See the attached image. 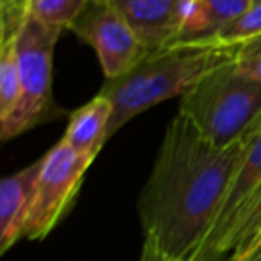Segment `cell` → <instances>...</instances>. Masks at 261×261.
<instances>
[{"label":"cell","mask_w":261,"mask_h":261,"mask_svg":"<svg viewBox=\"0 0 261 261\" xmlns=\"http://www.w3.org/2000/svg\"><path fill=\"white\" fill-rule=\"evenodd\" d=\"M234 68L238 73L261 83V36L240 45Z\"/></svg>","instance_id":"cell-17"},{"label":"cell","mask_w":261,"mask_h":261,"mask_svg":"<svg viewBox=\"0 0 261 261\" xmlns=\"http://www.w3.org/2000/svg\"><path fill=\"white\" fill-rule=\"evenodd\" d=\"M68 31L93 48L106 79L127 73L149 54L111 0H88Z\"/></svg>","instance_id":"cell-5"},{"label":"cell","mask_w":261,"mask_h":261,"mask_svg":"<svg viewBox=\"0 0 261 261\" xmlns=\"http://www.w3.org/2000/svg\"><path fill=\"white\" fill-rule=\"evenodd\" d=\"M86 4L88 0H31V16L65 31Z\"/></svg>","instance_id":"cell-14"},{"label":"cell","mask_w":261,"mask_h":261,"mask_svg":"<svg viewBox=\"0 0 261 261\" xmlns=\"http://www.w3.org/2000/svg\"><path fill=\"white\" fill-rule=\"evenodd\" d=\"M149 52L174 43L193 0H111Z\"/></svg>","instance_id":"cell-8"},{"label":"cell","mask_w":261,"mask_h":261,"mask_svg":"<svg viewBox=\"0 0 261 261\" xmlns=\"http://www.w3.org/2000/svg\"><path fill=\"white\" fill-rule=\"evenodd\" d=\"M250 0H193L174 43H210L247 9ZM172 45V43H170Z\"/></svg>","instance_id":"cell-11"},{"label":"cell","mask_w":261,"mask_h":261,"mask_svg":"<svg viewBox=\"0 0 261 261\" xmlns=\"http://www.w3.org/2000/svg\"><path fill=\"white\" fill-rule=\"evenodd\" d=\"M43 158L0 182V252L4 254L23 238L27 218L33 210L34 193Z\"/></svg>","instance_id":"cell-9"},{"label":"cell","mask_w":261,"mask_h":261,"mask_svg":"<svg viewBox=\"0 0 261 261\" xmlns=\"http://www.w3.org/2000/svg\"><path fill=\"white\" fill-rule=\"evenodd\" d=\"M261 127L229 147L206 140L177 113L158 150V158L138 200L143 234L170 256L192 261L210 234L247 143Z\"/></svg>","instance_id":"cell-1"},{"label":"cell","mask_w":261,"mask_h":261,"mask_svg":"<svg viewBox=\"0 0 261 261\" xmlns=\"http://www.w3.org/2000/svg\"><path fill=\"white\" fill-rule=\"evenodd\" d=\"M240 45L220 41L172 43L152 50L127 73L106 79L98 93L113 104L108 140L129 120L174 97L188 93L202 77L236 61Z\"/></svg>","instance_id":"cell-2"},{"label":"cell","mask_w":261,"mask_h":261,"mask_svg":"<svg viewBox=\"0 0 261 261\" xmlns=\"http://www.w3.org/2000/svg\"><path fill=\"white\" fill-rule=\"evenodd\" d=\"M22 97L16 38L0 43V123H4L18 108Z\"/></svg>","instance_id":"cell-13"},{"label":"cell","mask_w":261,"mask_h":261,"mask_svg":"<svg viewBox=\"0 0 261 261\" xmlns=\"http://www.w3.org/2000/svg\"><path fill=\"white\" fill-rule=\"evenodd\" d=\"M113 116V104L104 95L97 93L88 104L70 115L63 142L77 154L95 160L108 142V127Z\"/></svg>","instance_id":"cell-10"},{"label":"cell","mask_w":261,"mask_h":261,"mask_svg":"<svg viewBox=\"0 0 261 261\" xmlns=\"http://www.w3.org/2000/svg\"><path fill=\"white\" fill-rule=\"evenodd\" d=\"M93 160L59 142L43 156L40 177L23 238L43 240L68 211Z\"/></svg>","instance_id":"cell-6"},{"label":"cell","mask_w":261,"mask_h":261,"mask_svg":"<svg viewBox=\"0 0 261 261\" xmlns=\"http://www.w3.org/2000/svg\"><path fill=\"white\" fill-rule=\"evenodd\" d=\"M261 232V186L254 192V195L249 199L242 213L231 225L227 236L224 238L222 245L218 247L215 261H222L225 256H229V261L232 257L240 256L250 247V243L259 236Z\"/></svg>","instance_id":"cell-12"},{"label":"cell","mask_w":261,"mask_h":261,"mask_svg":"<svg viewBox=\"0 0 261 261\" xmlns=\"http://www.w3.org/2000/svg\"><path fill=\"white\" fill-rule=\"evenodd\" d=\"M140 261H182V259H177V257L167 254L152 238L145 236V238H143V247H142V256H140Z\"/></svg>","instance_id":"cell-18"},{"label":"cell","mask_w":261,"mask_h":261,"mask_svg":"<svg viewBox=\"0 0 261 261\" xmlns=\"http://www.w3.org/2000/svg\"><path fill=\"white\" fill-rule=\"evenodd\" d=\"M256 36H261V0H250L245 11L222 31L217 41L242 45Z\"/></svg>","instance_id":"cell-15"},{"label":"cell","mask_w":261,"mask_h":261,"mask_svg":"<svg viewBox=\"0 0 261 261\" xmlns=\"http://www.w3.org/2000/svg\"><path fill=\"white\" fill-rule=\"evenodd\" d=\"M179 113L213 145L229 147L261 123V83L238 73L229 63L182 95Z\"/></svg>","instance_id":"cell-3"},{"label":"cell","mask_w":261,"mask_h":261,"mask_svg":"<svg viewBox=\"0 0 261 261\" xmlns=\"http://www.w3.org/2000/svg\"><path fill=\"white\" fill-rule=\"evenodd\" d=\"M261 186V127L252 135L247 143L245 154L240 163V168L229 186L227 197L224 200L220 213L211 227L210 234L202 242L200 249L193 256L192 261H215L218 247L222 245L224 238L227 236L231 225L242 213L245 204Z\"/></svg>","instance_id":"cell-7"},{"label":"cell","mask_w":261,"mask_h":261,"mask_svg":"<svg viewBox=\"0 0 261 261\" xmlns=\"http://www.w3.org/2000/svg\"><path fill=\"white\" fill-rule=\"evenodd\" d=\"M63 31L29 16L16 36L22 97L18 108L0 123V140L9 142L25 130L63 116L52 95V58Z\"/></svg>","instance_id":"cell-4"},{"label":"cell","mask_w":261,"mask_h":261,"mask_svg":"<svg viewBox=\"0 0 261 261\" xmlns=\"http://www.w3.org/2000/svg\"><path fill=\"white\" fill-rule=\"evenodd\" d=\"M31 16V0H0V43L15 40Z\"/></svg>","instance_id":"cell-16"},{"label":"cell","mask_w":261,"mask_h":261,"mask_svg":"<svg viewBox=\"0 0 261 261\" xmlns=\"http://www.w3.org/2000/svg\"><path fill=\"white\" fill-rule=\"evenodd\" d=\"M231 261H261V232H259V236L250 243V247L245 252L232 257Z\"/></svg>","instance_id":"cell-19"}]
</instances>
